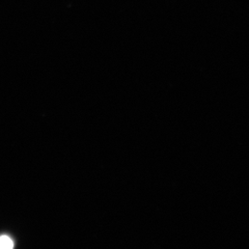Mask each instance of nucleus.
Here are the masks:
<instances>
[{
    "label": "nucleus",
    "mask_w": 249,
    "mask_h": 249,
    "mask_svg": "<svg viewBox=\"0 0 249 249\" xmlns=\"http://www.w3.org/2000/svg\"><path fill=\"white\" fill-rule=\"evenodd\" d=\"M14 243L10 237L1 236L0 237V249H13Z\"/></svg>",
    "instance_id": "obj_1"
}]
</instances>
